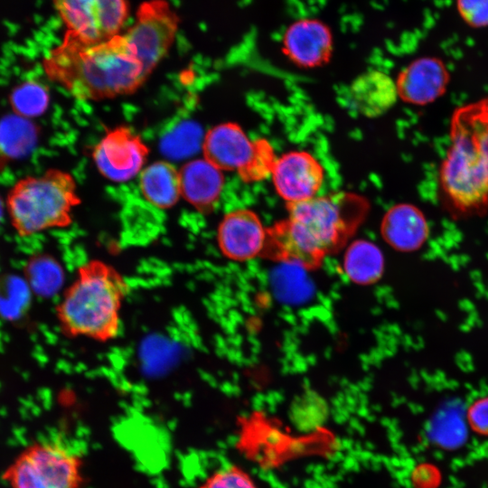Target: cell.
<instances>
[{"mask_svg": "<svg viewBox=\"0 0 488 488\" xmlns=\"http://www.w3.org/2000/svg\"><path fill=\"white\" fill-rule=\"evenodd\" d=\"M288 215L267 228L263 258L314 270L340 249L365 217L363 199L341 193L287 204Z\"/></svg>", "mask_w": 488, "mask_h": 488, "instance_id": "cell-1", "label": "cell"}, {"mask_svg": "<svg viewBox=\"0 0 488 488\" xmlns=\"http://www.w3.org/2000/svg\"><path fill=\"white\" fill-rule=\"evenodd\" d=\"M47 78L80 100L99 101L136 91L147 80L123 34L88 42L66 31L42 61Z\"/></svg>", "mask_w": 488, "mask_h": 488, "instance_id": "cell-2", "label": "cell"}, {"mask_svg": "<svg viewBox=\"0 0 488 488\" xmlns=\"http://www.w3.org/2000/svg\"><path fill=\"white\" fill-rule=\"evenodd\" d=\"M129 286L113 266L91 259L78 269L57 313L64 333L98 342L115 339L120 331V310Z\"/></svg>", "mask_w": 488, "mask_h": 488, "instance_id": "cell-3", "label": "cell"}, {"mask_svg": "<svg viewBox=\"0 0 488 488\" xmlns=\"http://www.w3.org/2000/svg\"><path fill=\"white\" fill-rule=\"evenodd\" d=\"M76 190L73 176L54 168L20 179L6 197L12 225L22 236L69 226L72 209L81 202Z\"/></svg>", "mask_w": 488, "mask_h": 488, "instance_id": "cell-4", "label": "cell"}, {"mask_svg": "<svg viewBox=\"0 0 488 488\" xmlns=\"http://www.w3.org/2000/svg\"><path fill=\"white\" fill-rule=\"evenodd\" d=\"M10 488H83L81 456L55 441L25 447L3 474Z\"/></svg>", "mask_w": 488, "mask_h": 488, "instance_id": "cell-5", "label": "cell"}, {"mask_svg": "<svg viewBox=\"0 0 488 488\" xmlns=\"http://www.w3.org/2000/svg\"><path fill=\"white\" fill-rule=\"evenodd\" d=\"M444 182L461 206H472L488 194V132L465 135L455 143L444 169Z\"/></svg>", "mask_w": 488, "mask_h": 488, "instance_id": "cell-6", "label": "cell"}, {"mask_svg": "<svg viewBox=\"0 0 488 488\" xmlns=\"http://www.w3.org/2000/svg\"><path fill=\"white\" fill-rule=\"evenodd\" d=\"M180 17L166 0H147L136 10V21L123 34L147 78L168 53Z\"/></svg>", "mask_w": 488, "mask_h": 488, "instance_id": "cell-7", "label": "cell"}, {"mask_svg": "<svg viewBox=\"0 0 488 488\" xmlns=\"http://www.w3.org/2000/svg\"><path fill=\"white\" fill-rule=\"evenodd\" d=\"M67 27L88 42L108 40L117 34L129 15L127 0H53Z\"/></svg>", "mask_w": 488, "mask_h": 488, "instance_id": "cell-8", "label": "cell"}, {"mask_svg": "<svg viewBox=\"0 0 488 488\" xmlns=\"http://www.w3.org/2000/svg\"><path fill=\"white\" fill-rule=\"evenodd\" d=\"M149 148L128 127L120 126L108 131L96 145L93 161L107 179L122 183L135 177L145 164Z\"/></svg>", "mask_w": 488, "mask_h": 488, "instance_id": "cell-9", "label": "cell"}, {"mask_svg": "<svg viewBox=\"0 0 488 488\" xmlns=\"http://www.w3.org/2000/svg\"><path fill=\"white\" fill-rule=\"evenodd\" d=\"M270 175L277 194L289 204L315 197L324 172L310 153L291 151L277 158Z\"/></svg>", "mask_w": 488, "mask_h": 488, "instance_id": "cell-10", "label": "cell"}, {"mask_svg": "<svg viewBox=\"0 0 488 488\" xmlns=\"http://www.w3.org/2000/svg\"><path fill=\"white\" fill-rule=\"evenodd\" d=\"M267 240L258 215L249 209H238L224 215L217 230V242L228 259L244 262L262 257Z\"/></svg>", "mask_w": 488, "mask_h": 488, "instance_id": "cell-11", "label": "cell"}, {"mask_svg": "<svg viewBox=\"0 0 488 488\" xmlns=\"http://www.w3.org/2000/svg\"><path fill=\"white\" fill-rule=\"evenodd\" d=\"M202 148L204 159L220 170L239 172L250 159L254 142L240 126L226 122L206 133Z\"/></svg>", "mask_w": 488, "mask_h": 488, "instance_id": "cell-12", "label": "cell"}, {"mask_svg": "<svg viewBox=\"0 0 488 488\" xmlns=\"http://www.w3.org/2000/svg\"><path fill=\"white\" fill-rule=\"evenodd\" d=\"M179 177L181 196L200 213H211L223 189L222 171L204 158L195 159L181 167Z\"/></svg>", "mask_w": 488, "mask_h": 488, "instance_id": "cell-13", "label": "cell"}, {"mask_svg": "<svg viewBox=\"0 0 488 488\" xmlns=\"http://www.w3.org/2000/svg\"><path fill=\"white\" fill-rule=\"evenodd\" d=\"M286 54L303 67H315L324 62L330 54L332 40L322 23L304 20L292 25L284 40Z\"/></svg>", "mask_w": 488, "mask_h": 488, "instance_id": "cell-14", "label": "cell"}, {"mask_svg": "<svg viewBox=\"0 0 488 488\" xmlns=\"http://www.w3.org/2000/svg\"><path fill=\"white\" fill-rule=\"evenodd\" d=\"M380 233L394 249L410 252L424 244L428 236V226L418 209L409 204H399L385 213Z\"/></svg>", "mask_w": 488, "mask_h": 488, "instance_id": "cell-15", "label": "cell"}, {"mask_svg": "<svg viewBox=\"0 0 488 488\" xmlns=\"http://www.w3.org/2000/svg\"><path fill=\"white\" fill-rule=\"evenodd\" d=\"M399 97L396 82L380 70L358 76L349 88V99L362 116L377 117L387 112Z\"/></svg>", "mask_w": 488, "mask_h": 488, "instance_id": "cell-16", "label": "cell"}, {"mask_svg": "<svg viewBox=\"0 0 488 488\" xmlns=\"http://www.w3.org/2000/svg\"><path fill=\"white\" fill-rule=\"evenodd\" d=\"M446 74L440 61L423 58L409 64L396 82L398 94L412 104H425L444 89Z\"/></svg>", "mask_w": 488, "mask_h": 488, "instance_id": "cell-17", "label": "cell"}, {"mask_svg": "<svg viewBox=\"0 0 488 488\" xmlns=\"http://www.w3.org/2000/svg\"><path fill=\"white\" fill-rule=\"evenodd\" d=\"M139 187L145 199L159 209L174 206L181 197L179 171L166 161H157L143 169Z\"/></svg>", "mask_w": 488, "mask_h": 488, "instance_id": "cell-18", "label": "cell"}, {"mask_svg": "<svg viewBox=\"0 0 488 488\" xmlns=\"http://www.w3.org/2000/svg\"><path fill=\"white\" fill-rule=\"evenodd\" d=\"M343 268L353 283L368 286L380 279L384 272V256L380 249L367 239H357L346 248Z\"/></svg>", "mask_w": 488, "mask_h": 488, "instance_id": "cell-19", "label": "cell"}, {"mask_svg": "<svg viewBox=\"0 0 488 488\" xmlns=\"http://www.w3.org/2000/svg\"><path fill=\"white\" fill-rule=\"evenodd\" d=\"M13 110L25 117L43 114L49 105V93L42 84L31 80L25 81L13 89L10 96Z\"/></svg>", "mask_w": 488, "mask_h": 488, "instance_id": "cell-20", "label": "cell"}, {"mask_svg": "<svg viewBox=\"0 0 488 488\" xmlns=\"http://www.w3.org/2000/svg\"><path fill=\"white\" fill-rule=\"evenodd\" d=\"M31 287L42 296L56 293L63 281L61 266L49 257H40L32 260L27 268Z\"/></svg>", "mask_w": 488, "mask_h": 488, "instance_id": "cell-21", "label": "cell"}, {"mask_svg": "<svg viewBox=\"0 0 488 488\" xmlns=\"http://www.w3.org/2000/svg\"><path fill=\"white\" fill-rule=\"evenodd\" d=\"M202 138L201 127L193 123H183L162 141L164 153L181 158L196 151Z\"/></svg>", "mask_w": 488, "mask_h": 488, "instance_id": "cell-22", "label": "cell"}, {"mask_svg": "<svg viewBox=\"0 0 488 488\" xmlns=\"http://www.w3.org/2000/svg\"><path fill=\"white\" fill-rule=\"evenodd\" d=\"M30 299V289L20 278H8L0 287V314L5 317L17 316Z\"/></svg>", "mask_w": 488, "mask_h": 488, "instance_id": "cell-23", "label": "cell"}, {"mask_svg": "<svg viewBox=\"0 0 488 488\" xmlns=\"http://www.w3.org/2000/svg\"><path fill=\"white\" fill-rule=\"evenodd\" d=\"M276 160L267 141H255L250 159L238 173L245 182L258 181L271 174Z\"/></svg>", "mask_w": 488, "mask_h": 488, "instance_id": "cell-24", "label": "cell"}, {"mask_svg": "<svg viewBox=\"0 0 488 488\" xmlns=\"http://www.w3.org/2000/svg\"><path fill=\"white\" fill-rule=\"evenodd\" d=\"M197 488H258L241 468L230 465L210 474Z\"/></svg>", "mask_w": 488, "mask_h": 488, "instance_id": "cell-25", "label": "cell"}, {"mask_svg": "<svg viewBox=\"0 0 488 488\" xmlns=\"http://www.w3.org/2000/svg\"><path fill=\"white\" fill-rule=\"evenodd\" d=\"M465 420L472 432L488 437V395L479 397L469 404Z\"/></svg>", "mask_w": 488, "mask_h": 488, "instance_id": "cell-26", "label": "cell"}, {"mask_svg": "<svg viewBox=\"0 0 488 488\" xmlns=\"http://www.w3.org/2000/svg\"><path fill=\"white\" fill-rule=\"evenodd\" d=\"M461 17L470 25H488V0H457Z\"/></svg>", "mask_w": 488, "mask_h": 488, "instance_id": "cell-27", "label": "cell"}, {"mask_svg": "<svg viewBox=\"0 0 488 488\" xmlns=\"http://www.w3.org/2000/svg\"><path fill=\"white\" fill-rule=\"evenodd\" d=\"M1 213H2V205H1V202H0V217H1Z\"/></svg>", "mask_w": 488, "mask_h": 488, "instance_id": "cell-28", "label": "cell"}]
</instances>
